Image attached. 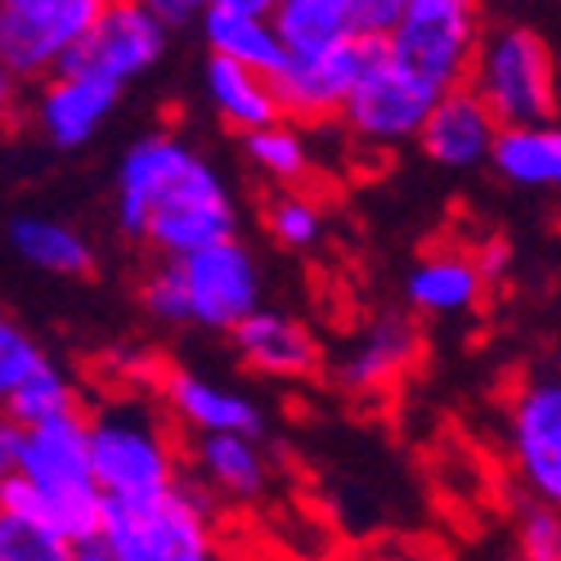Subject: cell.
<instances>
[{"label":"cell","mask_w":561,"mask_h":561,"mask_svg":"<svg viewBox=\"0 0 561 561\" xmlns=\"http://www.w3.org/2000/svg\"><path fill=\"white\" fill-rule=\"evenodd\" d=\"M203 90H207V104L216 108V117L229 130H239V135L261 130V126L284 117L274 77L270 72H256V68H248L239 59L211 55L207 68H203Z\"/></svg>","instance_id":"cell-20"},{"label":"cell","mask_w":561,"mask_h":561,"mask_svg":"<svg viewBox=\"0 0 561 561\" xmlns=\"http://www.w3.org/2000/svg\"><path fill=\"white\" fill-rule=\"evenodd\" d=\"M0 557L5 561H72L77 557L72 539L55 526L41 490L19 472H5V481H0Z\"/></svg>","instance_id":"cell-17"},{"label":"cell","mask_w":561,"mask_h":561,"mask_svg":"<svg viewBox=\"0 0 561 561\" xmlns=\"http://www.w3.org/2000/svg\"><path fill=\"white\" fill-rule=\"evenodd\" d=\"M517 552L526 561H561V507L530 499L517 507Z\"/></svg>","instance_id":"cell-30"},{"label":"cell","mask_w":561,"mask_h":561,"mask_svg":"<svg viewBox=\"0 0 561 561\" xmlns=\"http://www.w3.org/2000/svg\"><path fill=\"white\" fill-rule=\"evenodd\" d=\"M100 539L108 561H207L216 552L211 503L184 481L145 499H108Z\"/></svg>","instance_id":"cell-2"},{"label":"cell","mask_w":561,"mask_h":561,"mask_svg":"<svg viewBox=\"0 0 561 561\" xmlns=\"http://www.w3.org/2000/svg\"><path fill=\"white\" fill-rule=\"evenodd\" d=\"M108 0H0V59L19 81L50 77L100 23Z\"/></svg>","instance_id":"cell-8"},{"label":"cell","mask_w":561,"mask_h":561,"mask_svg":"<svg viewBox=\"0 0 561 561\" xmlns=\"http://www.w3.org/2000/svg\"><path fill=\"white\" fill-rule=\"evenodd\" d=\"M490 167L517 190H561V126L552 117L503 126Z\"/></svg>","instance_id":"cell-24"},{"label":"cell","mask_w":561,"mask_h":561,"mask_svg":"<svg viewBox=\"0 0 561 561\" xmlns=\"http://www.w3.org/2000/svg\"><path fill=\"white\" fill-rule=\"evenodd\" d=\"M203 36H207V50L225 55V59H239L256 72H278L288 64V41L278 36L274 14H252V10H233V5H207L203 10Z\"/></svg>","instance_id":"cell-23"},{"label":"cell","mask_w":561,"mask_h":561,"mask_svg":"<svg viewBox=\"0 0 561 561\" xmlns=\"http://www.w3.org/2000/svg\"><path fill=\"white\" fill-rule=\"evenodd\" d=\"M190 153L194 149L171 130H153L126 149V158L117 167V229H122V239H145L149 207L162 190V180Z\"/></svg>","instance_id":"cell-18"},{"label":"cell","mask_w":561,"mask_h":561,"mask_svg":"<svg viewBox=\"0 0 561 561\" xmlns=\"http://www.w3.org/2000/svg\"><path fill=\"white\" fill-rule=\"evenodd\" d=\"M162 400L190 432H265V413L220 382H207L198 373H167L162 378Z\"/></svg>","instance_id":"cell-19"},{"label":"cell","mask_w":561,"mask_h":561,"mask_svg":"<svg viewBox=\"0 0 561 561\" xmlns=\"http://www.w3.org/2000/svg\"><path fill=\"white\" fill-rule=\"evenodd\" d=\"M278 36L288 41L293 55L323 50L346 36H359L355 27V0H278L274 10Z\"/></svg>","instance_id":"cell-26"},{"label":"cell","mask_w":561,"mask_h":561,"mask_svg":"<svg viewBox=\"0 0 561 561\" xmlns=\"http://www.w3.org/2000/svg\"><path fill=\"white\" fill-rule=\"evenodd\" d=\"M72 413H81V400H77L72 378L55 359H45L14 391H5V417H14L23 427H41V423H55V417H72Z\"/></svg>","instance_id":"cell-27"},{"label":"cell","mask_w":561,"mask_h":561,"mask_svg":"<svg viewBox=\"0 0 561 561\" xmlns=\"http://www.w3.org/2000/svg\"><path fill=\"white\" fill-rule=\"evenodd\" d=\"M417 351H423V337H417L413 323L404 314H382L342 351V359L333 364V378L355 396L391 391L413 368Z\"/></svg>","instance_id":"cell-16"},{"label":"cell","mask_w":561,"mask_h":561,"mask_svg":"<svg viewBox=\"0 0 561 561\" xmlns=\"http://www.w3.org/2000/svg\"><path fill=\"white\" fill-rule=\"evenodd\" d=\"M440 90L427 85L417 72H409L396 55L387 36H373V50L368 64L351 90V100L342 108V126L364 139V145H378V149H396L409 145L423 130L427 113L436 108Z\"/></svg>","instance_id":"cell-4"},{"label":"cell","mask_w":561,"mask_h":561,"mask_svg":"<svg viewBox=\"0 0 561 561\" xmlns=\"http://www.w3.org/2000/svg\"><path fill=\"white\" fill-rule=\"evenodd\" d=\"M90 423V458L108 499H145L175 485V445L167 436L162 413L139 400L122 396L100 404L85 417Z\"/></svg>","instance_id":"cell-3"},{"label":"cell","mask_w":561,"mask_h":561,"mask_svg":"<svg viewBox=\"0 0 561 561\" xmlns=\"http://www.w3.org/2000/svg\"><path fill=\"white\" fill-rule=\"evenodd\" d=\"M220 5H233V10H252V14H274L278 0H220Z\"/></svg>","instance_id":"cell-37"},{"label":"cell","mask_w":561,"mask_h":561,"mask_svg":"<svg viewBox=\"0 0 561 561\" xmlns=\"http://www.w3.org/2000/svg\"><path fill=\"white\" fill-rule=\"evenodd\" d=\"M507 454L522 485L561 507V373H539L512 391Z\"/></svg>","instance_id":"cell-9"},{"label":"cell","mask_w":561,"mask_h":561,"mask_svg":"<svg viewBox=\"0 0 561 561\" xmlns=\"http://www.w3.org/2000/svg\"><path fill=\"white\" fill-rule=\"evenodd\" d=\"M194 462H198V477L233 503H256L270 485L261 436H248V432H198Z\"/></svg>","instance_id":"cell-22"},{"label":"cell","mask_w":561,"mask_h":561,"mask_svg":"<svg viewBox=\"0 0 561 561\" xmlns=\"http://www.w3.org/2000/svg\"><path fill=\"white\" fill-rule=\"evenodd\" d=\"M229 342L252 373H261V378H278V382L314 378L319 364H323L314 333L284 310H261L256 306L248 319H239L229 329Z\"/></svg>","instance_id":"cell-15"},{"label":"cell","mask_w":561,"mask_h":561,"mask_svg":"<svg viewBox=\"0 0 561 561\" xmlns=\"http://www.w3.org/2000/svg\"><path fill=\"white\" fill-rule=\"evenodd\" d=\"M45 359H50V355H45V351L36 346V337L23 333L14 319L0 323V396L14 391V387L27 378V373H36Z\"/></svg>","instance_id":"cell-32"},{"label":"cell","mask_w":561,"mask_h":561,"mask_svg":"<svg viewBox=\"0 0 561 561\" xmlns=\"http://www.w3.org/2000/svg\"><path fill=\"white\" fill-rule=\"evenodd\" d=\"M409 10V0H355V27L359 36H387Z\"/></svg>","instance_id":"cell-33"},{"label":"cell","mask_w":561,"mask_h":561,"mask_svg":"<svg viewBox=\"0 0 561 561\" xmlns=\"http://www.w3.org/2000/svg\"><path fill=\"white\" fill-rule=\"evenodd\" d=\"M139 301L162 323H190V288H184V270L175 256H162V265L149 270Z\"/></svg>","instance_id":"cell-31"},{"label":"cell","mask_w":561,"mask_h":561,"mask_svg":"<svg viewBox=\"0 0 561 561\" xmlns=\"http://www.w3.org/2000/svg\"><path fill=\"white\" fill-rule=\"evenodd\" d=\"M499 130H503L499 113L485 104V95L472 81H462V85L445 90L436 100V108L427 113L423 130H417V149H423V158H432L436 167L472 171V167L490 162Z\"/></svg>","instance_id":"cell-14"},{"label":"cell","mask_w":561,"mask_h":561,"mask_svg":"<svg viewBox=\"0 0 561 561\" xmlns=\"http://www.w3.org/2000/svg\"><path fill=\"white\" fill-rule=\"evenodd\" d=\"M175 261L184 270V288H190V323L198 329L229 333L261 306V270L239 239L211 243Z\"/></svg>","instance_id":"cell-11"},{"label":"cell","mask_w":561,"mask_h":561,"mask_svg":"<svg viewBox=\"0 0 561 561\" xmlns=\"http://www.w3.org/2000/svg\"><path fill=\"white\" fill-rule=\"evenodd\" d=\"M10 472L27 477L45 507H50L55 526L72 539V548H90L104 535L108 494L95 477V458H90V423L85 413L55 417V423L23 427V445Z\"/></svg>","instance_id":"cell-1"},{"label":"cell","mask_w":561,"mask_h":561,"mask_svg":"<svg viewBox=\"0 0 561 561\" xmlns=\"http://www.w3.org/2000/svg\"><path fill=\"white\" fill-rule=\"evenodd\" d=\"M145 5H149L167 27H184L194 14H203V10L194 5V0H145Z\"/></svg>","instance_id":"cell-34"},{"label":"cell","mask_w":561,"mask_h":561,"mask_svg":"<svg viewBox=\"0 0 561 561\" xmlns=\"http://www.w3.org/2000/svg\"><path fill=\"white\" fill-rule=\"evenodd\" d=\"M225 239H239V211L220 175L198 153H190L162 180L149 207L145 243H153L162 256H190Z\"/></svg>","instance_id":"cell-5"},{"label":"cell","mask_w":561,"mask_h":561,"mask_svg":"<svg viewBox=\"0 0 561 561\" xmlns=\"http://www.w3.org/2000/svg\"><path fill=\"white\" fill-rule=\"evenodd\" d=\"M485 288H490V278L472 252L423 256L404 278V297L417 314H467L481 301Z\"/></svg>","instance_id":"cell-21"},{"label":"cell","mask_w":561,"mask_h":561,"mask_svg":"<svg viewBox=\"0 0 561 561\" xmlns=\"http://www.w3.org/2000/svg\"><path fill=\"white\" fill-rule=\"evenodd\" d=\"M368 50H373V36H346L337 45H323V50L288 55V64L274 72L284 117H293L301 126L342 117L351 90L368 64Z\"/></svg>","instance_id":"cell-10"},{"label":"cell","mask_w":561,"mask_h":561,"mask_svg":"<svg viewBox=\"0 0 561 561\" xmlns=\"http://www.w3.org/2000/svg\"><path fill=\"white\" fill-rule=\"evenodd\" d=\"M472 85L485 95L503 126L548 122L557 113V68L543 36L530 27H499L481 36Z\"/></svg>","instance_id":"cell-6"},{"label":"cell","mask_w":561,"mask_h":561,"mask_svg":"<svg viewBox=\"0 0 561 561\" xmlns=\"http://www.w3.org/2000/svg\"><path fill=\"white\" fill-rule=\"evenodd\" d=\"M19 445H23V423H14V417H5V427H0V467H14L19 458Z\"/></svg>","instance_id":"cell-35"},{"label":"cell","mask_w":561,"mask_h":561,"mask_svg":"<svg viewBox=\"0 0 561 561\" xmlns=\"http://www.w3.org/2000/svg\"><path fill=\"white\" fill-rule=\"evenodd\" d=\"M477 261H481V270H485V278H490V284H494V278L507 270V243H485L481 252H477Z\"/></svg>","instance_id":"cell-36"},{"label":"cell","mask_w":561,"mask_h":561,"mask_svg":"<svg viewBox=\"0 0 561 561\" xmlns=\"http://www.w3.org/2000/svg\"><path fill=\"white\" fill-rule=\"evenodd\" d=\"M194 5H198V10H207V5H216V0H194Z\"/></svg>","instance_id":"cell-38"},{"label":"cell","mask_w":561,"mask_h":561,"mask_svg":"<svg viewBox=\"0 0 561 561\" xmlns=\"http://www.w3.org/2000/svg\"><path fill=\"white\" fill-rule=\"evenodd\" d=\"M243 149H248L252 167L265 180L284 184V190H297V184L310 175V145L301 135V122H293V117H278V122H270L261 130H248Z\"/></svg>","instance_id":"cell-28"},{"label":"cell","mask_w":561,"mask_h":561,"mask_svg":"<svg viewBox=\"0 0 561 561\" xmlns=\"http://www.w3.org/2000/svg\"><path fill=\"white\" fill-rule=\"evenodd\" d=\"M122 100V81L95 68H55L41 81L32 122L55 149H81L95 139Z\"/></svg>","instance_id":"cell-13"},{"label":"cell","mask_w":561,"mask_h":561,"mask_svg":"<svg viewBox=\"0 0 561 561\" xmlns=\"http://www.w3.org/2000/svg\"><path fill=\"white\" fill-rule=\"evenodd\" d=\"M387 45L409 72L445 95V90L472 81V64L481 50L477 0H409L404 19L387 32Z\"/></svg>","instance_id":"cell-7"},{"label":"cell","mask_w":561,"mask_h":561,"mask_svg":"<svg viewBox=\"0 0 561 561\" xmlns=\"http://www.w3.org/2000/svg\"><path fill=\"white\" fill-rule=\"evenodd\" d=\"M10 248L23 265L41 274H59V278H81L95 270V248L85 233H77L64 220H45V216H14L10 220Z\"/></svg>","instance_id":"cell-25"},{"label":"cell","mask_w":561,"mask_h":561,"mask_svg":"<svg viewBox=\"0 0 561 561\" xmlns=\"http://www.w3.org/2000/svg\"><path fill=\"white\" fill-rule=\"evenodd\" d=\"M265 229L274 233L284 248H314L319 233H323V211L314 198L306 194H278L270 207H265Z\"/></svg>","instance_id":"cell-29"},{"label":"cell","mask_w":561,"mask_h":561,"mask_svg":"<svg viewBox=\"0 0 561 561\" xmlns=\"http://www.w3.org/2000/svg\"><path fill=\"white\" fill-rule=\"evenodd\" d=\"M167 36H171V27L145 5V0H108L100 23L90 27V36L59 68H95V72H108L126 85L135 77H145L162 59Z\"/></svg>","instance_id":"cell-12"}]
</instances>
